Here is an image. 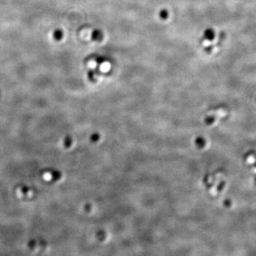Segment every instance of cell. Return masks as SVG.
Wrapping results in <instances>:
<instances>
[{"label": "cell", "instance_id": "6da1fadb", "mask_svg": "<svg viewBox=\"0 0 256 256\" xmlns=\"http://www.w3.org/2000/svg\"><path fill=\"white\" fill-rule=\"evenodd\" d=\"M215 36V34L213 30L207 29L204 31V38L208 41H212Z\"/></svg>", "mask_w": 256, "mask_h": 256}, {"label": "cell", "instance_id": "7a4b0ae2", "mask_svg": "<svg viewBox=\"0 0 256 256\" xmlns=\"http://www.w3.org/2000/svg\"><path fill=\"white\" fill-rule=\"evenodd\" d=\"M168 14H169V13H168V12L166 10H162V11H161V12H159V16H160V17H161V18L163 19H167Z\"/></svg>", "mask_w": 256, "mask_h": 256}]
</instances>
